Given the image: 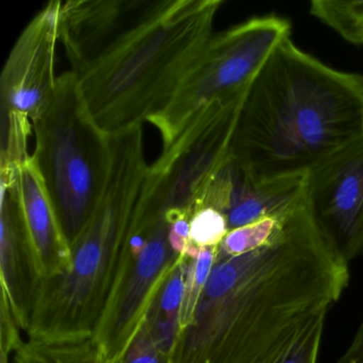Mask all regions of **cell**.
I'll return each instance as SVG.
<instances>
[{
  "label": "cell",
  "mask_w": 363,
  "mask_h": 363,
  "mask_svg": "<svg viewBox=\"0 0 363 363\" xmlns=\"http://www.w3.org/2000/svg\"><path fill=\"white\" fill-rule=\"evenodd\" d=\"M310 14L354 45H363V0H313Z\"/></svg>",
  "instance_id": "obj_15"
},
{
  "label": "cell",
  "mask_w": 363,
  "mask_h": 363,
  "mask_svg": "<svg viewBox=\"0 0 363 363\" xmlns=\"http://www.w3.org/2000/svg\"><path fill=\"white\" fill-rule=\"evenodd\" d=\"M363 139V76L337 71L291 38L248 89L230 144L255 182L306 177Z\"/></svg>",
  "instance_id": "obj_3"
},
{
  "label": "cell",
  "mask_w": 363,
  "mask_h": 363,
  "mask_svg": "<svg viewBox=\"0 0 363 363\" xmlns=\"http://www.w3.org/2000/svg\"><path fill=\"white\" fill-rule=\"evenodd\" d=\"M33 127L31 156L72 248L105 188L109 135L93 120L71 71L57 77L54 95Z\"/></svg>",
  "instance_id": "obj_5"
},
{
  "label": "cell",
  "mask_w": 363,
  "mask_h": 363,
  "mask_svg": "<svg viewBox=\"0 0 363 363\" xmlns=\"http://www.w3.org/2000/svg\"><path fill=\"white\" fill-rule=\"evenodd\" d=\"M326 315L310 323L278 363H318Z\"/></svg>",
  "instance_id": "obj_20"
},
{
  "label": "cell",
  "mask_w": 363,
  "mask_h": 363,
  "mask_svg": "<svg viewBox=\"0 0 363 363\" xmlns=\"http://www.w3.org/2000/svg\"><path fill=\"white\" fill-rule=\"evenodd\" d=\"M223 0L62 1L60 40L84 104L108 135L167 107L212 35Z\"/></svg>",
  "instance_id": "obj_2"
},
{
  "label": "cell",
  "mask_w": 363,
  "mask_h": 363,
  "mask_svg": "<svg viewBox=\"0 0 363 363\" xmlns=\"http://www.w3.org/2000/svg\"><path fill=\"white\" fill-rule=\"evenodd\" d=\"M337 363H363V318L354 339Z\"/></svg>",
  "instance_id": "obj_21"
},
{
  "label": "cell",
  "mask_w": 363,
  "mask_h": 363,
  "mask_svg": "<svg viewBox=\"0 0 363 363\" xmlns=\"http://www.w3.org/2000/svg\"><path fill=\"white\" fill-rule=\"evenodd\" d=\"M229 233L226 218L213 208H203L190 220V242L197 247L220 246Z\"/></svg>",
  "instance_id": "obj_19"
},
{
  "label": "cell",
  "mask_w": 363,
  "mask_h": 363,
  "mask_svg": "<svg viewBox=\"0 0 363 363\" xmlns=\"http://www.w3.org/2000/svg\"><path fill=\"white\" fill-rule=\"evenodd\" d=\"M16 171L0 173L1 293L7 297L21 330L27 333L39 277L23 216Z\"/></svg>",
  "instance_id": "obj_12"
},
{
  "label": "cell",
  "mask_w": 363,
  "mask_h": 363,
  "mask_svg": "<svg viewBox=\"0 0 363 363\" xmlns=\"http://www.w3.org/2000/svg\"><path fill=\"white\" fill-rule=\"evenodd\" d=\"M305 177L255 182L229 157L199 203V211L213 208L226 218L229 231L265 218L292 211L303 199Z\"/></svg>",
  "instance_id": "obj_11"
},
{
  "label": "cell",
  "mask_w": 363,
  "mask_h": 363,
  "mask_svg": "<svg viewBox=\"0 0 363 363\" xmlns=\"http://www.w3.org/2000/svg\"><path fill=\"white\" fill-rule=\"evenodd\" d=\"M286 216L262 218L229 231L218 246V257L239 256L265 245L281 228Z\"/></svg>",
  "instance_id": "obj_17"
},
{
  "label": "cell",
  "mask_w": 363,
  "mask_h": 363,
  "mask_svg": "<svg viewBox=\"0 0 363 363\" xmlns=\"http://www.w3.org/2000/svg\"><path fill=\"white\" fill-rule=\"evenodd\" d=\"M62 1L46 4L16 40L0 77V123L33 126L56 89Z\"/></svg>",
  "instance_id": "obj_9"
},
{
  "label": "cell",
  "mask_w": 363,
  "mask_h": 363,
  "mask_svg": "<svg viewBox=\"0 0 363 363\" xmlns=\"http://www.w3.org/2000/svg\"><path fill=\"white\" fill-rule=\"evenodd\" d=\"M16 178L35 273L39 280L56 277L71 267L72 248L33 156L18 165Z\"/></svg>",
  "instance_id": "obj_13"
},
{
  "label": "cell",
  "mask_w": 363,
  "mask_h": 363,
  "mask_svg": "<svg viewBox=\"0 0 363 363\" xmlns=\"http://www.w3.org/2000/svg\"><path fill=\"white\" fill-rule=\"evenodd\" d=\"M169 235L164 218L133 214L109 298L93 333L101 362L113 363L126 352L179 259Z\"/></svg>",
  "instance_id": "obj_8"
},
{
  "label": "cell",
  "mask_w": 363,
  "mask_h": 363,
  "mask_svg": "<svg viewBox=\"0 0 363 363\" xmlns=\"http://www.w3.org/2000/svg\"><path fill=\"white\" fill-rule=\"evenodd\" d=\"M173 350L165 347L145 322L122 357L113 363H173Z\"/></svg>",
  "instance_id": "obj_18"
},
{
  "label": "cell",
  "mask_w": 363,
  "mask_h": 363,
  "mask_svg": "<svg viewBox=\"0 0 363 363\" xmlns=\"http://www.w3.org/2000/svg\"><path fill=\"white\" fill-rule=\"evenodd\" d=\"M246 94L214 101L163 148L148 167L135 214L164 218L169 224L190 220L216 174L230 157V144Z\"/></svg>",
  "instance_id": "obj_7"
},
{
  "label": "cell",
  "mask_w": 363,
  "mask_h": 363,
  "mask_svg": "<svg viewBox=\"0 0 363 363\" xmlns=\"http://www.w3.org/2000/svg\"><path fill=\"white\" fill-rule=\"evenodd\" d=\"M11 363H103L93 337L71 340H22Z\"/></svg>",
  "instance_id": "obj_14"
},
{
  "label": "cell",
  "mask_w": 363,
  "mask_h": 363,
  "mask_svg": "<svg viewBox=\"0 0 363 363\" xmlns=\"http://www.w3.org/2000/svg\"><path fill=\"white\" fill-rule=\"evenodd\" d=\"M303 201L346 262L363 256V139L306 175Z\"/></svg>",
  "instance_id": "obj_10"
},
{
  "label": "cell",
  "mask_w": 363,
  "mask_h": 363,
  "mask_svg": "<svg viewBox=\"0 0 363 363\" xmlns=\"http://www.w3.org/2000/svg\"><path fill=\"white\" fill-rule=\"evenodd\" d=\"M148 167L141 133L110 138L109 172L101 199L72 247L71 267L38 282L27 337H93L116 279Z\"/></svg>",
  "instance_id": "obj_4"
},
{
  "label": "cell",
  "mask_w": 363,
  "mask_h": 363,
  "mask_svg": "<svg viewBox=\"0 0 363 363\" xmlns=\"http://www.w3.org/2000/svg\"><path fill=\"white\" fill-rule=\"evenodd\" d=\"M348 282V263L303 199L269 243L216 256L173 363H278Z\"/></svg>",
  "instance_id": "obj_1"
},
{
  "label": "cell",
  "mask_w": 363,
  "mask_h": 363,
  "mask_svg": "<svg viewBox=\"0 0 363 363\" xmlns=\"http://www.w3.org/2000/svg\"><path fill=\"white\" fill-rule=\"evenodd\" d=\"M291 38V23L281 16L250 18L206 44L171 103L150 121L169 147L184 129L214 101L247 92L274 50Z\"/></svg>",
  "instance_id": "obj_6"
},
{
  "label": "cell",
  "mask_w": 363,
  "mask_h": 363,
  "mask_svg": "<svg viewBox=\"0 0 363 363\" xmlns=\"http://www.w3.org/2000/svg\"><path fill=\"white\" fill-rule=\"evenodd\" d=\"M218 250V246L201 247L194 258L186 256V284L180 313V333L192 323L199 297L216 263Z\"/></svg>",
  "instance_id": "obj_16"
}]
</instances>
